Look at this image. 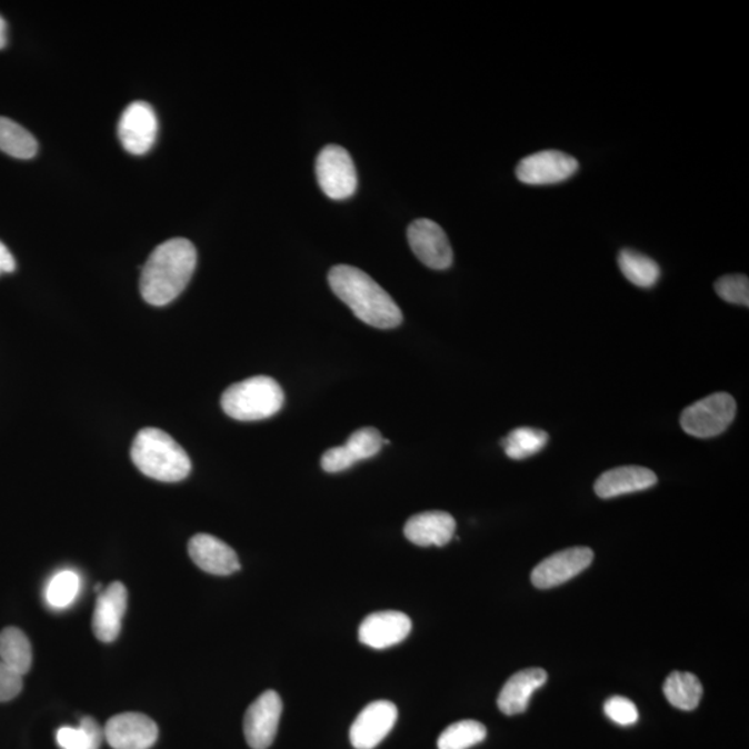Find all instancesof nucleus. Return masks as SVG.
<instances>
[{
    "label": "nucleus",
    "instance_id": "nucleus-30",
    "mask_svg": "<svg viewBox=\"0 0 749 749\" xmlns=\"http://www.w3.org/2000/svg\"><path fill=\"white\" fill-rule=\"evenodd\" d=\"M603 712L612 722L620 726H631L639 720V711H637L636 703L626 697L608 698Z\"/></svg>",
    "mask_w": 749,
    "mask_h": 749
},
{
    "label": "nucleus",
    "instance_id": "nucleus-3",
    "mask_svg": "<svg viewBox=\"0 0 749 749\" xmlns=\"http://www.w3.org/2000/svg\"><path fill=\"white\" fill-rule=\"evenodd\" d=\"M131 458L144 477L159 482L176 483L187 479L192 462L187 451L158 428H144L131 447Z\"/></svg>",
    "mask_w": 749,
    "mask_h": 749
},
{
    "label": "nucleus",
    "instance_id": "nucleus-32",
    "mask_svg": "<svg viewBox=\"0 0 749 749\" xmlns=\"http://www.w3.org/2000/svg\"><path fill=\"white\" fill-rule=\"evenodd\" d=\"M22 675L0 661V702H8L20 695Z\"/></svg>",
    "mask_w": 749,
    "mask_h": 749
},
{
    "label": "nucleus",
    "instance_id": "nucleus-5",
    "mask_svg": "<svg viewBox=\"0 0 749 749\" xmlns=\"http://www.w3.org/2000/svg\"><path fill=\"white\" fill-rule=\"evenodd\" d=\"M736 400L729 393H713L681 412L680 425L686 433L698 439L722 435L735 421Z\"/></svg>",
    "mask_w": 749,
    "mask_h": 749
},
{
    "label": "nucleus",
    "instance_id": "nucleus-2",
    "mask_svg": "<svg viewBox=\"0 0 749 749\" xmlns=\"http://www.w3.org/2000/svg\"><path fill=\"white\" fill-rule=\"evenodd\" d=\"M329 287L362 322L378 329H391L402 322V312L385 289L359 268L337 266L329 271Z\"/></svg>",
    "mask_w": 749,
    "mask_h": 749
},
{
    "label": "nucleus",
    "instance_id": "nucleus-23",
    "mask_svg": "<svg viewBox=\"0 0 749 749\" xmlns=\"http://www.w3.org/2000/svg\"><path fill=\"white\" fill-rule=\"evenodd\" d=\"M0 150L11 158L30 160L38 153V142L24 127L0 117Z\"/></svg>",
    "mask_w": 749,
    "mask_h": 749
},
{
    "label": "nucleus",
    "instance_id": "nucleus-6",
    "mask_svg": "<svg viewBox=\"0 0 749 749\" xmlns=\"http://www.w3.org/2000/svg\"><path fill=\"white\" fill-rule=\"evenodd\" d=\"M317 180L323 193L333 200H344L356 193L357 171L353 159L344 148L329 144L318 154Z\"/></svg>",
    "mask_w": 749,
    "mask_h": 749
},
{
    "label": "nucleus",
    "instance_id": "nucleus-22",
    "mask_svg": "<svg viewBox=\"0 0 749 749\" xmlns=\"http://www.w3.org/2000/svg\"><path fill=\"white\" fill-rule=\"evenodd\" d=\"M618 264L625 278L639 288H652L661 277V268L657 262L636 250L620 251Z\"/></svg>",
    "mask_w": 749,
    "mask_h": 749
},
{
    "label": "nucleus",
    "instance_id": "nucleus-8",
    "mask_svg": "<svg viewBox=\"0 0 749 749\" xmlns=\"http://www.w3.org/2000/svg\"><path fill=\"white\" fill-rule=\"evenodd\" d=\"M408 242L413 254L432 270L443 271L452 264V249L443 228L428 218H419L408 228Z\"/></svg>",
    "mask_w": 749,
    "mask_h": 749
},
{
    "label": "nucleus",
    "instance_id": "nucleus-16",
    "mask_svg": "<svg viewBox=\"0 0 749 749\" xmlns=\"http://www.w3.org/2000/svg\"><path fill=\"white\" fill-rule=\"evenodd\" d=\"M188 551L194 565L207 573L228 576L240 569L237 552L214 536L206 533L193 536L189 540Z\"/></svg>",
    "mask_w": 749,
    "mask_h": 749
},
{
    "label": "nucleus",
    "instance_id": "nucleus-11",
    "mask_svg": "<svg viewBox=\"0 0 749 749\" xmlns=\"http://www.w3.org/2000/svg\"><path fill=\"white\" fill-rule=\"evenodd\" d=\"M103 731L106 741L113 749H150L159 739L154 720L138 712L116 715Z\"/></svg>",
    "mask_w": 749,
    "mask_h": 749
},
{
    "label": "nucleus",
    "instance_id": "nucleus-7",
    "mask_svg": "<svg viewBox=\"0 0 749 749\" xmlns=\"http://www.w3.org/2000/svg\"><path fill=\"white\" fill-rule=\"evenodd\" d=\"M579 170L578 160L560 150H543L519 161L517 178L527 186H555Z\"/></svg>",
    "mask_w": 749,
    "mask_h": 749
},
{
    "label": "nucleus",
    "instance_id": "nucleus-26",
    "mask_svg": "<svg viewBox=\"0 0 749 749\" xmlns=\"http://www.w3.org/2000/svg\"><path fill=\"white\" fill-rule=\"evenodd\" d=\"M488 736V730L477 720H460L452 723L440 735L439 749H469L480 745Z\"/></svg>",
    "mask_w": 749,
    "mask_h": 749
},
{
    "label": "nucleus",
    "instance_id": "nucleus-17",
    "mask_svg": "<svg viewBox=\"0 0 749 749\" xmlns=\"http://www.w3.org/2000/svg\"><path fill=\"white\" fill-rule=\"evenodd\" d=\"M456 528V519L450 513L428 511L408 519L405 535L419 547H443L455 538Z\"/></svg>",
    "mask_w": 749,
    "mask_h": 749
},
{
    "label": "nucleus",
    "instance_id": "nucleus-31",
    "mask_svg": "<svg viewBox=\"0 0 749 749\" xmlns=\"http://www.w3.org/2000/svg\"><path fill=\"white\" fill-rule=\"evenodd\" d=\"M356 463L354 458L351 457L344 446L327 450L326 455L321 458L322 469L328 473L343 472L346 469L356 466Z\"/></svg>",
    "mask_w": 749,
    "mask_h": 749
},
{
    "label": "nucleus",
    "instance_id": "nucleus-28",
    "mask_svg": "<svg viewBox=\"0 0 749 749\" xmlns=\"http://www.w3.org/2000/svg\"><path fill=\"white\" fill-rule=\"evenodd\" d=\"M383 445L385 440L378 429L362 428L350 436L344 447L354 458V461L359 462L377 456Z\"/></svg>",
    "mask_w": 749,
    "mask_h": 749
},
{
    "label": "nucleus",
    "instance_id": "nucleus-19",
    "mask_svg": "<svg viewBox=\"0 0 749 749\" xmlns=\"http://www.w3.org/2000/svg\"><path fill=\"white\" fill-rule=\"evenodd\" d=\"M658 482L657 475L645 467H619L603 472L595 485L596 495L601 499L637 493L652 488Z\"/></svg>",
    "mask_w": 749,
    "mask_h": 749
},
{
    "label": "nucleus",
    "instance_id": "nucleus-9",
    "mask_svg": "<svg viewBox=\"0 0 749 749\" xmlns=\"http://www.w3.org/2000/svg\"><path fill=\"white\" fill-rule=\"evenodd\" d=\"M282 700L277 691L268 690L246 711L243 730L250 748L267 749L276 740L282 715Z\"/></svg>",
    "mask_w": 749,
    "mask_h": 749
},
{
    "label": "nucleus",
    "instance_id": "nucleus-10",
    "mask_svg": "<svg viewBox=\"0 0 749 749\" xmlns=\"http://www.w3.org/2000/svg\"><path fill=\"white\" fill-rule=\"evenodd\" d=\"M158 116L147 102H133L121 114L119 137L128 153H148L158 139Z\"/></svg>",
    "mask_w": 749,
    "mask_h": 749
},
{
    "label": "nucleus",
    "instance_id": "nucleus-13",
    "mask_svg": "<svg viewBox=\"0 0 749 749\" xmlns=\"http://www.w3.org/2000/svg\"><path fill=\"white\" fill-rule=\"evenodd\" d=\"M399 711L393 702L374 701L367 706L350 729L351 746L356 749H373L395 728Z\"/></svg>",
    "mask_w": 749,
    "mask_h": 749
},
{
    "label": "nucleus",
    "instance_id": "nucleus-34",
    "mask_svg": "<svg viewBox=\"0 0 749 749\" xmlns=\"http://www.w3.org/2000/svg\"><path fill=\"white\" fill-rule=\"evenodd\" d=\"M8 44V24L2 16H0V49H3Z\"/></svg>",
    "mask_w": 749,
    "mask_h": 749
},
{
    "label": "nucleus",
    "instance_id": "nucleus-29",
    "mask_svg": "<svg viewBox=\"0 0 749 749\" xmlns=\"http://www.w3.org/2000/svg\"><path fill=\"white\" fill-rule=\"evenodd\" d=\"M720 299L731 304L749 306V281L746 276H726L715 283Z\"/></svg>",
    "mask_w": 749,
    "mask_h": 749
},
{
    "label": "nucleus",
    "instance_id": "nucleus-12",
    "mask_svg": "<svg viewBox=\"0 0 749 749\" xmlns=\"http://www.w3.org/2000/svg\"><path fill=\"white\" fill-rule=\"evenodd\" d=\"M595 560V552L589 547H573V549L556 552L541 561L532 572V583L538 589H552L575 576L583 572Z\"/></svg>",
    "mask_w": 749,
    "mask_h": 749
},
{
    "label": "nucleus",
    "instance_id": "nucleus-14",
    "mask_svg": "<svg viewBox=\"0 0 749 749\" xmlns=\"http://www.w3.org/2000/svg\"><path fill=\"white\" fill-rule=\"evenodd\" d=\"M128 592L120 581L106 587L99 592L94 606L92 629L97 639L113 642L120 636L122 618L127 612Z\"/></svg>",
    "mask_w": 749,
    "mask_h": 749
},
{
    "label": "nucleus",
    "instance_id": "nucleus-15",
    "mask_svg": "<svg viewBox=\"0 0 749 749\" xmlns=\"http://www.w3.org/2000/svg\"><path fill=\"white\" fill-rule=\"evenodd\" d=\"M411 619L399 611L374 612L362 620L359 639L362 645L385 650L399 645L411 633Z\"/></svg>",
    "mask_w": 749,
    "mask_h": 749
},
{
    "label": "nucleus",
    "instance_id": "nucleus-25",
    "mask_svg": "<svg viewBox=\"0 0 749 749\" xmlns=\"http://www.w3.org/2000/svg\"><path fill=\"white\" fill-rule=\"evenodd\" d=\"M104 739V731L97 719L86 717L78 728H61L56 740L61 749H99Z\"/></svg>",
    "mask_w": 749,
    "mask_h": 749
},
{
    "label": "nucleus",
    "instance_id": "nucleus-24",
    "mask_svg": "<svg viewBox=\"0 0 749 749\" xmlns=\"http://www.w3.org/2000/svg\"><path fill=\"white\" fill-rule=\"evenodd\" d=\"M549 443V435L545 430L536 428L513 429L506 439H502L501 446L505 447L506 455L511 460L521 461L525 458L538 455Z\"/></svg>",
    "mask_w": 749,
    "mask_h": 749
},
{
    "label": "nucleus",
    "instance_id": "nucleus-27",
    "mask_svg": "<svg viewBox=\"0 0 749 749\" xmlns=\"http://www.w3.org/2000/svg\"><path fill=\"white\" fill-rule=\"evenodd\" d=\"M80 579L71 570H63L54 576L48 586L47 600L50 607L63 609L76 600Z\"/></svg>",
    "mask_w": 749,
    "mask_h": 749
},
{
    "label": "nucleus",
    "instance_id": "nucleus-4",
    "mask_svg": "<svg viewBox=\"0 0 749 749\" xmlns=\"http://www.w3.org/2000/svg\"><path fill=\"white\" fill-rule=\"evenodd\" d=\"M284 395L281 386L270 377H254L229 386L221 397V407L237 421H261L281 410Z\"/></svg>",
    "mask_w": 749,
    "mask_h": 749
},
{
    "label": "nucleus",
    "instance_id": "nucleus-20",
    "mask_svg": "<svg viewBox=\"0 0 749 749\" xmlns=\"http://www.w3.org/2000/svg\"><path fill=\"white\" fill-rule=\"evenodd\" d=\"M663 695L670 706L681 711H695L700 706L702 685L696 675L673 672L665 681Z\"/></svg>",
    "mask_w": 749,
    "mask_h": 749
},
{
    "label": "nucleus",
    "instance_id": "nucleus-1",
    "mask_svg": "<svg viewBox=\"0 0 749 749\" xmlns=\"http://www.w3.org/2000/svg\"><path fill=\"white\" fill-rule=\"evenodd\" d=\"M198 264V253L188 239L167 240L153 250L141 273L142 298L150 306L163 307L187 289Z\"/></svg>",
    "mask_w": 749,
    "mask_h": 749
},
{
    "label": "nucleus",
    "instance_id": "nucleus-21",
    "mask_svg": "<svg viewBox=\"0 0 749 749\" xmlns=\"http://www.w3.org/2000/svg\"><path fill=\"white\" fill-rule=\"evenodd\" d=\"M0 661L24 676L32 665V648L28 637L17 628L0 631Z\"/></svg>",
    "mask_w": 749,
    "mask_h": 749
},
{
    "label": "nucleus",
    "instance_id": "nucleus-33",
    "mask_svg": "<svg viewBox=\"0 0 749 749\" xmlns=\"http://www.w3.org/2000/svg\"><path fill=\"white\" fill-rule=\"evenodd\" d=\"M16 270V260L4 243L0 242V276Z\"/></svg>",
    "mask_w": 749,
    "mask_h": 749
},
{
    "label": "nucleus",
    "instance_id": "nucleus-18",
    "mask_svg": "<svg viewBox=\"0 0 749 749\" xmlns=\"http://www.w3.org/2000/svg\"><path fill=\"white\" fill-rule=\"evenodd\" d=\"M547 678L549 676L546 670L540 668L525 669L512 675L502 687L499 700H497L500 711L508 717L527 711L530 698L536 690L546 685Z\"/></svg>",
    "mask_w": 749,
    "mask_h": 749
}]
</instances>
